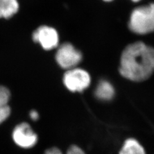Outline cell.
<instances>
[{
  "instance_id": "obj_1",
  "label": "cell",
  "mask_w": 154,
  "mask_h": 154,
  "mask_svg": "<svg viewBox=\"0 0 154 154\" xmlns=\"http://www.w3.org/2000/svg\"><path fill=\"white\" fill-rule=\"evenodd\" d=\"M154 72V48L143 42L128 45L123 51L119 73L131 81L141 82Z\"/></svg>"
},
{
  "instance_id": "obj_2",
  "label": "cell",
  "mask_w": 154,
  "mask_h": 154,
  "mask_svg": "<svg viewBox=\"0 0 154 154\" xmlns=\"http://www.w3.org/2000/svg\"><path fill=\"white\" fill-rule=\"evenodd\" d=\"M128 27L137 34H148L154 32V3L133 10Z\"/></svg>"
},
{
  "instance_id": "obj_3",
  "label": "cell",
  "mask_w": 154,
  "mask_h": 154,
  "mask_svg": "<svg viewBox=\"0 0 154 154\" xmlns=\"http://www.w3.org/2000/svg\"><path fill=\"white\" fill-rule=\"evenodd\" d=\"M56 61L62 68L71 69L75 68L82 59V53L69 42L60 45L56 52Z\"/></svg>"
},
{
  "instance_id": "obj_4",
  "label": "cell",
  "mask_w": 154,
  "mask_h": 154,
  "mask_svg": "<svg viewBox=\"0 0 154 154\" xmlns=\"http://www.w3.org/2000/svg\"><path fill=\"white\" fill-rule=\"evenodd\" d=\"M65 86L72 92H81L89 86L91 77L88 72L80 69L73 68L67 70L63 77Z\"/></svg>"
},
{
  "instance_id": "obj_5",
  "label": "cell",
  "mask_w": 154,
  "mask_h": 154,
  "mask_svg": "<svg viewBox=\"0 0 154 154\" xmlns=\"http://www.w3.org/2000/svg\"><path fill=\"white\" fill-rule=\"evenodd\" d=\"M12 138L17 146L23 149L33 148L37 143L38 136L28 123L17 125L12 133Z\"/></svg>"
},
{
  "instance_id": "obj_6",
  "label": "cell",
  "mask_w": 154,
  "mask_h": 154,
  "mask_svg": "<svg viewBox=\"0 0 154 154\" xmlns=\"http://www.w3.org/2000/svg\"><path fill=\"white\" fill-rule=\"evenodd\" d=\"M32 39L38 43L43 49L51 50L59 45V37L55 28L48 26H41L33 32Z\"/></svg>"
},
{
  "instance_id": "obj_7",
  "label": "cell",
  "mask_w": 154,
  "mask_h": 154,
  "mask_svg": "<svg viewBox=\"0 0 154 154\" xmlns=\"http://www.w3.org/2000/svg\"><path fill=\"white\" fill-rule=\"evenodd\" d=\"M17 0H0V18L9 19L17 12Z\"/></svg>"
},
{
  "instance_id": "obj_8",
  "label": "cell",
  "mask_w": 154,
  "mask_h": 154,
  "mask_svg": "<svg viewBox=\"0 0 154 154\" xmlns=\"http://www.w3.org/2000/svg\"><path fill=\"white\" fill-rule=\"evenodd\" d=\"M96 97L103 100L112 99L114 94V89L111 84L106 80L100 82L95 91Z\"/></svg>"
},
{
  "instance_id": "obj_9",
  "label": "cell",
  "mask_w": 154,
  "mask_h": 154,
  "mask_svg": "<svg viewBox=\"0 0 154 154\" xmlns=\"http://www.w3.org/2000/svg\"><path fill=\"white\" fill-rule=\"evenodd\" d=\"M119 154H146L144 148L134 139H128L125 142Z\"/></svg>"
},
{
  "instance_id": "obj_10",
  "label": "cell",
  "mask_w": 154,
  "mask_h": 154,
  "mask_svg": "<svg viewBox=\"0 0 154 154\" xmlns=\"http://www.w3.org/2000/svg\"><path fill=\"white\" fill-rule=\"evenodd\" d=\"M44 154H62L61 151L57 148H51L45 152ZM66 154H85L80 148L77 146H71Z\"/></svg>"
},
{
  "instance_id": "obj_11",
  "label": "cell",
  "mask_w": 154,
  "mask_h": 154,
  "mask_svg": "<svg viewBox=\"0 0 154 154\" xmlns=\"http://www.w3.org/2000/svg\"><path fill=\"white\" fill-rule=\"evenodd\" d=\"M11 108L9 104L0 102V125L4 123L10 117Z\"/></svg>"
},
{
  "instance_id": "obj_12",
  "label": "cell",
  "mask_w": 154,
  "mask_h": 154,
  "mask_svg": "<svg viewBox=\"0 0 154 154\" xmlns=\"http://www.w3.org/2000/svg\"><path fill=\"white\" fill-rule=\"evenodd\" d=\"M11 93L5 86L0 85V102L8 104L11 100Z\"/></svg>"
},
{
  "instance_id": "obj_13",
  "label": "cell",
  "mask_w": 154,
  "mask_h": 154,
  "mask_svg": "<svg viewBox=\"0 0 154 154\" xmlns=\"http://www.w3.org/2000/svg\"><path fill=\"white\" fill-rule=\"evenodd\" d=\"M29 116H30V118L32 120V121H37V120L39 118V115H38V113L35 110H32L29 113Z\"/></svg>"
},
{
  "instance_id": "obj_14",
  "label": "cell",
  "mask_w": 154,
  "mask_h": 154,
  "mask_svg": "<svg viewBox=\"0 0 154 154\" xmlns=\"http://www.w3.org/2000/svg\"><path fill=\"white\" fill-rule=\"evenodd\" d=\"M132 1L134 2H138L139 1H141V0H132Z\"/></svg>"
},
{
  "instance_id": "obj_15",
  "label": "cell",
  "mask_w": 154,
  "mask_h": 154,
  "mask_svg": "<svg viewBox=\"0 0 154 154\" xmlns=\"http://www.w3.org/2000/svg\"><path fill=\"white\" fill-rule=\"evenodd\" d=\"M103 1H105V2H111V1H112V0H103Z\"/></svg>"
}]
</instances>
